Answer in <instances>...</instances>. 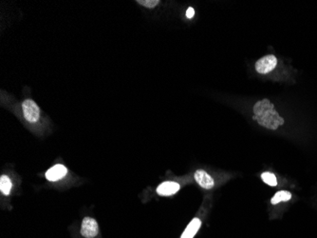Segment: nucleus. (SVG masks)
Wrapping results in <instances>:
<instances>
[{
	"mask_svg": "<svg viewBox=\"0 0 317 238\" xmlns=\"http://www.w3.org/2000/svg\"><path fill=\"white\" fill-rule=\"evenodd\" d=\"M254 119L258 124L269 130H276L284 124V119L275 110V106L270 100L263 99L256 102L254 106Z\"/></svg>",
	"mask_w": 317,
	"mask_h": 238,
	"instance_id": "nucleus-1",
	"label": "nucleus"
},
{
	"mask_svg": "<svg viewBox=\"0 0 317 238\" xmlns=\"http://www.w3.org/2000/svg\"><path fill=\"white\" fill-rule=\"evenodd\" d=\"M22 110L25 119L30 123H36L40 118V109L31 99H26L22 103Z\"/></svg>",
	"mask_w": 317,
	"mask_h": 238,
	"instance_id": "nucleus-2",
	"label": "nucleus"
},
{
	"mask_svg": "<svg viewBox=\"0 0 317 238\" xmlns=\"http://www.w3.org/2000/svg\"><path fill=\"white\" fill-rule=\"evenodd\" d=\"M81 235L85 238H94L99 234V226L97 221L92 218H85L81 225Z\"/></svg>",
	"mask_w": 317,
	"mask_h": 238,
	"instance_id": "nucleus-3",
	"label": "nucleus"
},
{
	"mask_svg": "<svg viewBox=\"0 0 317 238\" xmlns=\"http://www.w3.org/2000/svg\"><path fill=\"white\" fill-rule=\"evenodd\" d=\"M276 64H277V59L275 55L269 54L266 56H263L258 61H256V72L261 74L270 73L276 68Z\"/></svg>",
	"mask_w": 317,
	"mask_h": 238,
	"instance_id": "nucleus-4",
	"label": "nucleus"
},
{
	"mask_svg": "<svg viewBox=\"0 0 317 238\" xmlns=\"http://www.w3.org/2000/svg\"><path fill=\"white\" fill-rule=\"evenodd\" d=\"M67 175H68V169L62 164H57V165L53 166L50 170H48V172L46 173V178L49 181L54 182L64 178Z\"/></svg>",
	"mask_w": 317,
	"mask_h": 238,
	"instance_id": "nucleus-5",
	"label": "nucleus"
},
{
	"mask_svg": "<svg viewBox=\"0 0 317 238\" xmlns=\"http://www.w3.org/2000/svg\"><path fill=\"white\" fill-rule=\"evenodd\" d=\"M195 179L202 188L210 190L214 187V179L204 170H198L195 174Z\"/></svg>",
	"mask_w": 317,
	"mask_h": 238,
	"instance_id": "nucleus-6",
	"label": "nucleus"
},
{
	"mask_svg": "<svg viewBox=\"0 0 317 238\" xmlns=\"http://www.w3.org/2000/svg\"><path fill=\"white\" fill-rule=\"evenodd\" d=\"M181 186L172 181H166L162 183L160 186L157 188V193L158 195L162 196V197H169V196H173L176 193L179 192Z\"/></svg>",
	"mask_w": 317,
	"mask_h": 238,
	"instance_id": "nucleus-7",
	"label": "nucleus"
},
{
	"mask_svg": "<svg viewBox=\"0 0 317 238\" xmlns=\"http://www.w3.org/2000/svg\"><path fill=\"white\" fill-rule=\"evenodd\" d=\"M202 226V221L199 218H194L184 230L181 238H193Z\"/></svg>",
	"mask_w": 317,
	"mask_h": 238,
	"instance_id": "nucleus-8",
	"label": "nucleus"
},
{
	"mask_svg": "<svg viewBox=\"0 0 317 238\" xmlns=\"http://www.w3.org/2000/svg\"><path fill=\"white\" fill-rule=\"evenodd\" d=\"M12 184L10 178L7 176H1L0 177V191L4 196H9Z\"/></svg>",
	"mask_w": 317,
	"mask_h": 238,
	"instance_id": "nucleus-9",
	"label": "nucleus"
},
{
	"mask_svg": "<svg viewBox=\"0 0 317 238\" xmlns=\"http://www.w3.org/2000/svg\"><path fill=\"white\" fill-rule=\"evenodd\" d=\"M291 198H292V194L290 192L280 191V192H277L275 195V197L271 199V203L273 205H276V204H278L279 202L289 201Z\"/></svg>",
	"mask_w": 317,
	"mask_h": 238,
	"instance_id": "nucleus-10",
	"label": "nucleus"
},
{
	"mask_svg": "<svg viewBox=\"0 0 317 238\" xmlns=\"http://www.w3.org/2000/svg\"><path fill=\"white\" fill-rule=\"evenodd\" d=\"M261 178L269 186L275 187L277 185V180H276V176L274 174H272V173H268V172L263 173L261 175Z\"/></svg>",
	"mask_w": 317,
	"mask_h": 238,
	"instance_id": "nucleus-11",
	"label": "nucleus"
},
{
	"mask_svg": "<svg viewBox=\"0 0 317 238\" xmlns=\"http://www.w3.org/2000/svg\"><path fill=\"white\" fill-rule=\"evenodd\" d=\"M137 3H139L140 5H143L146 8L152 9L160 3V1L159 0H138Z\"/></svg>",
	"mask_w": 317,
	"mask_h": 238,
	"instance_id": "nucleus-12",
	"label": "nucleus"
},
{
	"mask_svg": "<svg viewBox=\"0 0 317 238\" xmlns=\"http://www.w3.org/2000/svg\"><path fill=\"white\" fill-rule=\"evenodd\" d=\"M195 15V10L193 8H188V10H186V16L188 18H192Z\"/></svg>",
	"mask_w": 317,
	"mask_h": 238,
	"instance_id": "nucleus-13",
	"label": "nucleus"
}]
</instances>
